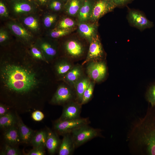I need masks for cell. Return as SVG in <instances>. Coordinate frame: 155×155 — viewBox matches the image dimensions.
<instances>
[{
    "mask_svg": "<svg viewBox=\"0 0 155 155\" xmlns=\"http://www.w3.org/2000/svg\"><path fill=\"white\" fill-rule=\"evenodd\" d=\"M1 75L8 97L12 100V102L14 99L15 102L16 99H30L38 83L35 73L17 64L5 65L1 68Z\"/></svg>",
    "mask_w": 155,
    "mask_h": 155,
    "instance_id": "cell-1",
    "label": "cell"
},
{
    "mask_svg": "<svg viewBox=\"0 0 155 155\" xmlns=\"http://www.w3.org/2000/svg\"><path fill=\"white\" fill-rule=\"evenodd\" d=\"M135 150L142 154L155 155V106L133 125L128 137Z\"/></svg>",
    "mask_w": 155,
    "mask_h": 155,
    "instance_id": "cell-2",
    "label": "cell"
},
{
    "mask_svg": "<svg viewBox=\"0 0 155 155\" xmlns=\"http://www.w3.org/2000/svg\"><path fill=\"white\" fill-rule=\"evenodd\" d=\"M101 130L86 125L72 131L70 133L75 148L91 140L100 135Z\"/></svg>",
    "mask_w": 155,
    "mask_h": 155,
    "instance_id": "cell-3",
    "label": "cell"
},
{
    "mask_svg": "<svg viewBox=\"0 0 155 155\" xmlns=\"http://www.w3.org/2000/svg\"><path fill=\"white\" fill-rule=\"evenodd\" d=\"M90 121L89 118L80 117L78 119L59 121L56 120L54 124V129L58 135H63L70 133L72 131L81 126L88 125Z\"/></svg>",
    "mask_w": 155,
    "mask_h": 155,
    "instance_id": "cell-4",
    "label": "cell"
},
{
    "mask_svg": "<svg viewBox=\"0 0 155 155\" xmlns=\"http://www.w3.org/2000/svg\"><path fill=\"white\" fill-rule=\"evenodd\" d=\"M127 19L131 26L141 31L154 26L153 22L149 20L142 11L137 9H129Z\"/></svg>",
    "mask_w": 155,
    "mask_h": 155,
    "instance_id": "cell-5",
    "label": "cell"
},
{
    "mask_svg": "<svg viewBox=\"0 0 155 155\" xmlns=\"http://www.w3.org/2000/svg\"><path fill=\"white\" fill-rule=\"evenodd\" d=\"M86 71L89 76L95 82H99L105 78L107 73L106 64L103 60L89 62Z\"/></svg>",
    "mask_w": 155,
    "mask_h": 155,
    "instance_id": "cell-6",
    "label": "cell"
},
{
    "mask_svg": "<svg viewBox=\"0 0 155 155\" xmlns=\"http://www.w3.org/2000/svg\"><path fill=\"white\" fill-rule=\"evenodd\" d=\"M117 7L111 0H97L95 1L90 20L96 22L106 13L113 11Z\"/></svg>",
    "mask_w": 155,
    "mask_h": 155,
    "instance_id": "cell-7",
    "label": "cell"
},
{
    "mask_svg": "<svg viewBox=\"0 0 155 155\" xmlns=\"http://www.w3.org/2000/svg\"><path fill=\"white\" fill-rule=\"evenodd\" d=\"M10 7L15 15L21 17L34 13L36 9L35 4L30 0H12Z\"/></svg>",
    "mask_w": 155,
    "mask_h": 155,
    "instance_id": "cell-8",
    "label": "cell"
},
{
    "mask_svg": "<svg viewBox=\"0 0 155 155\" xmlns=\"http://www.w3.org/2000/svg\"><path fill=\"white\" fill-rule=\"evenodd\" d=\"M87 55L82 63L83 65L92 61L103 60L105 54L98 35L94 38L90 43Z\"/></svg>",
    "mask_w": 155,
    "mask_h": 155,
    "instance_id": "cell-9",
    "label": "cell"
},
{
    "mask_svg": "<svg viewBox=\"0 0 155 155\" xmlns=\"http://www.w3.org/2000/svg\"><path fill=\"white\" fill-rule=\"evenodd\" d=\"M82 105L77 101H71L64 106L62 114L57 120L63 121L80 118Z\"/></svg>",
    "mask_w": 155,
    "mask_h": 155,
    "instance_id": "cell-10",
    "label": "cell"
},
{
    "mask_svg": "<svg viewBox=\"0 0 155 155\" xmlns=\"http://www.w3.org/2000/svg\"><path fill=\"white\" fill-rule=\"evenodd\" d=\"M73 97L74 94L72 90L65 85H62L57 88L51 102L55 104H66L73 101Z\"/></svg>",
    "mask_w": 155,
    "mask_h": 155,
    "instance_id": "cell-11",
    "label": "cell"
},
{
    "mask_svg": "<svg viewBox=\"0 0 155 155\" xmlns=\"http://www.w3.org/2000/svg\"><path fill=\"white\" fill-rule=\"evenodd\" d=\"M7 26L15 36L23 41L28 42L33 39L32 34L21 23L10 21L7 23Z\"/></svg>",
    "mask_w": 155,
    "mask_h": 155,
    "instance_id": "cell-12",
    "label": "cell"
},
{
    "mask_svg": "<svg viewBox=\"0 0 155 155\" xmlns=\"http://www.w3.org/2000/svg\"><path fill=\"white\" fill-rule=\"evenodd\" d=\"M79 22L78 31L80 35L90 43L97 34L98 25L96 22Z\"/></svg>",
    "mask_w": 155,
    "mask_h": 155,
    "instance_id": "cell-13",
    "label": "cell"
},
{
    "mask_svg": "<svg viewBox=\"0 0 155 155\" xmlns=\"http://www.w3.org/2000/svg\"><path fill=\"white\" fill-rule=\"evenodd\" d=\"M21 23L32 34L38 32L40 30V24L38 17L34 13L21 17Z\"/></svg>",
    "mask_w": 155,
    "mask_h": 155,
    "instance_id": "cell-14",
    "label": "cell"
},
{
    "mask_svg": "<svg viewBox=\"0 0 155 155\" xmlns=\"http://www.w3.org/2000/svg\"><path fill=\"white\" fill-rule=\"evenodd\" d=\"M66 53L70 57L76 58L81 56L84 52V48L78 40L70 39L66 41L64 44Z\"/></svg>",
    "mask_w": 155,
    "mask_h": 155,
    "instance_id": "cell-15",
    "label": "cell"
},
{
    "mask_svg": "<svg viewBox=\"0 0 155 155\" xmlns=\"http://www.w3.org/2000/svg\"><path fill=\"white\" fill-rule=\"evenodd\" d=\"M17 117V125L18 127L22 143H30L36 133V132L27 126L16 112Z\"/></svg>",
    "mask_w": 155,
    "mask_h": 155,
    "instance_id": "cell-16",
    "label": "cell"
},
{
    "mask_svg": "<svg viewBox=\"0 0 155 155\" xmlns=\"http://www.w3.org/2000/svg\"><path fill=\"white\" fill-rule=\"evenodd\" d=\"M46 131V147L49 154L53 155L58 151L61 141L58 136V134L55 131H52L49 128L47 129Z\"/></svg>",
    "mask_w": 155,
    "mask_h": 155,
    "instance_id": "cell-17",
    "label": "cell"
},
{
    "mask_svg": "<svg viewBox=\"0 0 155 155\" xmlns=\"http://www.w3.org/2000/svg\"><path fill=\"white\" fill-rule=\"evenodd\" d=\"M58 150L59 155H72L75 148L70 133L63 135Z\"/></svg>",
    "mask_w": 155,
    "mask_h": 155,
    "instance_id": "cell-18",
    "label": "cell"
},
{
    "mask_svg": "<svg viewBox=\"0 0 155 155\" xmlns=\"http://www.w3.org/2000/svg\"><path fill=\"white\" fill-rule=\"evenodd\" d=\"M3 137L6 143L13 146L21 142L17 125L4 130Z\"/></svg>",
    "mask_w": 155,
    "mask_h": 155,
    "instance_id": "cell-19",
    "label": "cell"
},
{
    "mask_svg": "<svg viewBox=\"0 0 155 155\" xmlns=\"http://www.w3.org/2000/svg\"><path fill=\"white\" fill-rule=\"evenodd\" d=\"M95 2L94 0H83L77 16L78 22L90 20Z\"/></svg>",
    "mask_w": 155,
    "mask_h": 155,
    "instance_id": "cell-20",
    "label": "cell"
},
{
    "mask_svg": "<svg viewBox=\"0 0 155 155\" xmlns=\"http://www.w3.org/2000/svg\"><path fill=\"white\" fill-rule=\"evenodd\" d=\"M37 46L42 51L44 55L53 58L57 55L56 47L49 42L44 39H39L37 42Z\"/></svg>",
    "mask_w": 155,
    "mask_h": 155,
    "instance_id": "cell-21",
    "label": "cell"
},
{
    "mask_svg": "<svg viewBox=\"0 0 155 155\" xmlns=\"http://www.w3.org/2000/svg\"><path fill=\"white\" fill-rule=\"evenodd\" d=\"M83 0H69L65 4V12L71 16H77Z\"/></svg>",
    "mask_w": 155,
    "mask_h": 155,
    "instance_id": "cell-22",
    "label": "cell"
},
{
    "mask_svg": "<svg viewBox=\"0 0 155 155\" xmlns=\"http://www.w3.org/2000/svg\"><path fill=\"white\" fill-rule=\"evenodd\" d=\"M82 71L79 65L73 66L65 75V80L71 85L74 86L76 83L82 77Z\"/></svg>",
    "mask_w": 155,
    "mask_h": 155,
    "instance_id": "cell-23",
    "label": "cell"
},
{
    "mask_svg": "<svg viewBox=\"0 0 155 155\" xmlns=\"http://www.w3.org/2000/svg\"><path fill=\"white\" fill-rule=\"evenodd\" d=\"M90 82L88 77H82L74 86L75 90L77 101L80 104L83 94L88 87Z\"/></svg>",
    "mask_w": 155,
    "mask_h": 155,
    "instance_id": "cell-24",
    "label": "cell"
},
{
    "mask_svg": "<svg viewBox=\"0 0 155 155\" xmlns=\"http://www.w3.org/2000/svg\"><path fill=\"white\" fill-rule=\"evenodd\" d=\"M17 117L16 114L9 112L4 115L0 117V127L5 130L17 125Z\"/></svg>",
    "mask_w": 155,
    "mask_h": 155,
    "instance_id": "cell-25",
    "label": "cell"
},
{
    "mask_svg": "<svg viewBox=\"0 0 155 155\" xmlns=\"http://www.w3.org/2000/svg\"><path fill=\"white\" fill-rule=\"evenodd\" d=\"M47 136V131L41 130L38 131L35 133L30 143L33 147L41 145H43L46 146Z\"/></svg>",
    "mask_w": 155,
    "mask_h": 155,
    "instance_id": "cell-26",
    "label": "cell"
},
{
    "mask_svg": "<svg viewBox=\"0 0 155 155\" xmlns=\"http://www.w3.org/2000/svg\"><path fill=\"white\" fill-rule=\"evenodd\" d=\"M76 22L73 19L65 17L62 18L57 23L55 28L63 29H70L75 28L77 25Z\"/></svg>",
    "mask_w": 155,
    "mask_h": 155,
    "instance_id": "cell-27",
    "label": "cell"
},
{
    "mask_svg": "<svg viewBox=\"0 0 155 155\" xmlns=\"http://www.w3.org/2000/svg\"><path fill=\"white\" fill-rule=\"evenodd\" d=\"M73 67L70 62L64 60L58 63L56 65L55 68L58 75H65Z\"/></svg>",
    "mask_w": 155,
    "mask_h": 155,
    "instance_id": "cell-28",
    "label": "cell"
},
{
    "mask_svg": "<svg viewBox=\"0 0 155 155\" xmlns=\"http://www.w3.org/2000/svg\"><path fill=\"white\" fill-rule=\"evenodd\" d=\"M73 29H63L55 28L48 32V35L52 38H59L69 34L73 31Z\"/></svg>",
    "mask_w": 155,
    "mask_h": 155,
    "instance_id": "cell-29",
    "label": "cell"
},
{
    "mask_svg": "<svg viewBox=\"0 0 155 155\" xmlns=\"http://www.w3.org/2000/svg\"><path fill=\"white\" fill-rule=\"evenodd\" d=\"M57 16L55 14L48 13L44 15L42 19L44 26L46 28L52 27L56 22Z\"/></svg>",
    "mask_w": 155,
    "mask_h": 155,
    "instance_id": "cell-30",
    "label": "cell"
},
{
    "mask_svg": "<svg viewBox=\"0 0 155 155\" xmlns=\"http://www.w3.org/2000/svg\"><path fill=\"white\" fill-rule=\"evenodd\" d=\"M94 86V83L91 81L88 87L83 94L81 103L82 105L87 103L92 98L93 94Z\"/></svg>",
    "mask_w": 155,
    "mask_h": 155,
    "instance_id": "cell-31",
    "label": "cell"
},
{
    "mask_svg": "<svg viewBox=\"0 0 155 155\" xmlns=\"http://www.w3.org/2000/svg\"><path fill=\"white\" fill-rule=\"evenodd\" d=\"M21 154V152L15 146H11L7 144L4 146L3 149L1 152V155H19Z\"/></svg>",
    "mask_w": 155,
    "mask_h": 155,
    "instance_id": "cell-32",
    "label": "cell"
},
{
    "mask_svg": "<svg viewBox=\"0 0 155 155\" xmlns=\"http://www.w3.org/2000/svg\"><path fill=\"white\" fill-rule=\"evenodd\" d=\"M64 5L63 2L61 0H51L47 5L50 9L57 12L64 9Z\"/></svg>",
    "mask_w": 155,
    "mask_h": 155,
    "instance_id": "cell-33",
    "label": "cell"
},
{
    "mask_svg": "<svg viewBox=\"0 0 155 155\" xmlns=\"http://www.w3.org/2000/svg\"><path fill=\"white\" fill-rule=\"evenodd\" d=\"M146 97L151 106H155V82L149 88L146 92Z\"/></svg>",
    "mask_w": 155,
    "mask_h": 155,
    "instance_id": "cell-34",
    "label": "cell"
},
{
    "mask_svg": "<svg viewBox=\"0 0 155 155\" xmlns=\"http://www.w3.org/2000/svg\"><path fill=\"white\" fill-rule=\"evenodd\" d=\"M45 146L41 145L38 146L33 147V148L25 153L26 155H44L45 154Z\"/></svg>",
    "mask_w": 155,
    "mask_h": 155,
    "instance_id": "cell-35",
    "label": "cell"
},
{
    "mask_svg": "<svg viewBox=\"0 0 155 155\" xmlns=\"http://www.w3.org/2000/svg\"><path fill=\"white\" fill-rule=\"evenodd\" d=\"M31 54L34 58L41 60L44 59V55L42 51L37 46H33L30 50Z\"/></svg>",
    "mask_w": 155,
    "mask_h": 155,
    "instance_id": "cell-36",
    "label": "cell"
},
{
    "mask_svg": "<svg viewBox=\"0 0 155 155\" xmlns=\"http://www.w3.org/2000/svg\"><path fill=\"white\" fill-rule=\"evenodd\" d=\"M9 35L8 31L4 28L0 29V43L1 44L7 42L9 39Z\"/></svg>",
    "mask_w": 155,
    "mask_h": 155,
    "instance_id": "cell-37",
    "label": "cell"
},
{
    "mask_svg": "<svg viewBox=\"0 0 155 155\" xmlns=\"http://www.w3.org/2000/svg\"><path fill=\"white\" fill-rule=\"evenodd\" d=\"M9 12L5 3L2 0L0 1V16L2 18H7L9 17Z\"/></svg>",
    "mask_w": 155,
    "mask_h": 155,
    "instance_id": "cell-38",
    "label": "cell"
},
{
    "mask_svg": "<svg viewBox=\"0 0 155 155\" xmlns=\"http://www.w3.org/2000/svg\"><path fill=\"white\" fill-rule=\"evenodd\" d=\"M31 117L33 120L36 121H42L44 117V115L40 110H36L32 113Z\"/></svg>",
    "mask_w": 155,
    "mask_h": 155,
    "instance_id": "cell-39",
    "label": "cell"
},
{
    "mask_svg": "<svg viewBox=\"0 0 155 155\" xmlns=\"http://www.w3.org/2000/svg\"><path fill=\"white\" fill-rule=\"evenodd\" d=\"M116 5L117 7H121L126 6L134 0H111Z\"/></svg>",
    "mask_w": 155,
    "mask_h": 155,
    "instance_id": "cell-40",
    "label": "cell"
},
{
    "mask_svg": "<svg viewBox=\"0 0 155 155\" xmlns=\"http://www.w3.org/2000/svg\"><path fill=\"white\" fill-rule=\"evenodd\" d=\"M9 112L6 106L2 104H0V117L6 114Z\"/></svg>",
    "mask_w": 155,
    "mask_h": 155,
    "instance_id": "cell-41",
    "label": "cell"
},
{
    "mask_svg": "<svg viewBox=\"0 0 155 155\" xmlns=\"http://www.w3.org/2000/svg\"><path fill=\"white\" fill-rule=\"evenodd\" d=\"M36 3L40 6L47 5L51 0H35Z\"/></svg>",
    "mask_w": 155,
    "mask_h": 155,
    "instance_id": "cell-42",
    "label": "cell"
},
{
    "mask_svg": "<svg viewBox=\"0 0 155 155\" xmlns=\"http://www.w3.org/2000/svg\"><path fill=\"white\" fill-rule=\"evenodd\" d=\"M61 0L63 2H65L66 3L67 1H69V0Z\"/></svg>",
    "mask_w": 155,
    "mask_h": 155,
    "instance_id": "cell-43",
    "label": "cell"
},
{
    "mask_svg": "<svg viewBox=\"0 0 155 155\" xmlns=\"http://www.w3.org/2000/svg\"><path fill=\"white\" fill-rule=\"evenodd\" d=\"M30 0L32 1V0Z\"/></svg>",
    "mask_w": 155,
    "mask_h": 155,
    "instance_id": "cell-44",
    "label": "cell"
},
{
    "mask_svg": "<svg viewBox=\"0 0 155 155\" xmlns=\"http://www.w3.org/2000/svg\"><path fill=\"white\" fill-rule=\"evenodd\" d=\"M12 0H11V1H12Z\"/></svg>",
    "mask_w": 155,
    "mask_h": 155,
    "instance_id": "cell-45",
    "label": "cell"
}]
</instances>
